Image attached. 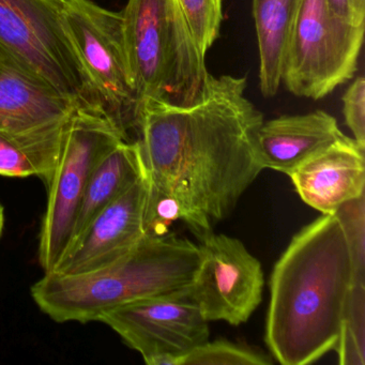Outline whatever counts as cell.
<instances>
[{"instance_id": "5b68a950", "label": "cell", "mask_w": 365, "mask_h": 365, "mask_svg": "<svg viewBox=\"0 0 365 365\" xmlns=\"http://www.w3.org/2000/svg\"><path fill=\"white\" fill-rule=\"evenodd\" d=\"M63 16L86 80L89 103L104 110L127 142H136L140 102L128 63L121 12L93 0H63Z\"/></svg>"}, {"instance_id": "3957f363", "label": "cell", "mask_w": 365, "mask_h": 365, "mask_svg": "<svg viewBox=\"0 0 365 365\" xmlns=\"http://www.w3.org/2000/svg\"><path fill=\"white\" fill-rule=\"evenodd\" d=\"M200 262L193 241L168 232H147L129 254L106 268L80 275L44 273L31 297L56 322H99L120 305L187 289Z\"/></svg>"}, {"instance_id": "8fae6325", "label": "cell", "mask_w": 365, "mask_h": 365, "mask_svg": "<svg viewBox=\"0 0 365 365\" xmlns=\"http://www.w3.org/2000/svg\"><path fill=\"white\" fill-rule=\"evenodd\" d=\"M150 181L144 174L108 205L66 250L52 272L80 275L106 268L129 254L146 236Z\"/></svg>"}, {"instance_id": "2e32d148", "label": "cell", "mask_w": 365, "mask_h": 365, "mask_svg": "<svg viewBox=\"0 0 365 365\" xmlns=\"http://www.w3.org/2000/svg\"><path fill=\"white\" fill-rule=\"evenodd\" d=\"M68 116L27 129L0 130V176H36L46 185L58 162Z\"/></svg>"}, {"instance_id": "30bf717a", "label": "cell", "mask_w": 365, "mask_h": 365, "mask_svg": "<svg viewBox=\"0 0 365 365\" xmlns=\"http://www.w3.org/2000/svg\"><path fill=\"white\" fill-rule=\"evenodd\" d=\"M198 247L200 266L190 292L205 319L245 324L262 302L264 277L259 260L227 235L211 232Z\"/></svg>"}, {"instance_id": "ac0fdd59", "label": "cell", "mask_w": 365, "mask_h": 365, "mask_svg": "<svg viewBox=\"0 0 365 365\" xmlns=\"http://www.w3.org/2000/svg\"><path fill=\"white\" fill-rule=\"evenodd\" d=\"M334 350L341 365L365 364V284L352 285Z\"/></svg>"}, {"instance_id": "8992f818", "label": "cell", "mask_w": 365, "mask_h": 365, "mask_svg": "<svg viewBox=\"0 0 365 365\" xmlns=\"http://www.w3.org/2000/svg\"><path fill=\"white\" fill-rule=\"evenodd\" d=\"M123 140L101 108L86 102L74 104L66 123L58 162L46 185L48 207L38 251L44 273L54 270L71 241L76 212L93 168Z\"/></svg>"}, {"instance_id": "5bb4252c", "label": "cell", "mask_w": 365, "mask_h": 365, "mask_svg": "<svg viewBox=\"0 0 365 365\" xmlns=\"http://www.w3.org/2000/svg\"><path fill=\"white\" fill-rule=\"evenodd\" d=\"M76 103L0 46V130L65 118Z\"/></svg>"}, {"instance_id": "44dd1931", "label": "cell", "mask_w": 365, "mask_h": 365, "mask_svg": "<svg viewBox=\"0 0 365 365\" xmlns=\"http://www.w3.org/2000/svg\"><path fill=\"white\" fill-rule=\"evenodd\" d=\"M335 215L351 252L354 284H365V194L339 207Z\"/></svg>"}, {"instance_id": "e0dca14e", "label": "cell", "mask_w": 365, "mask_h": 365, "mask_svg": "<svg viewBox=\"0 0 365 365\" xmlns=\"http://www.w3.org/2000/svg\"><path fill=\"white\" fill-rule=\"evenodd\" d=\"M303 0H253L259 52L260 91L274 97L282 84L284 59Z\"/></svg>"}, {"instance_id": "7402d4cb", "label": "cell", "mask_w": 365, "mask_h": 365, "mask_svg": "<svg viewBox=\"0 0 365 365\" xmlns=\"http://www.w3.org/2000/svg\"><path fill=\"white\" fill-rule=\"evenodd\" d=\"M343 114L354 140L365 147V81L359 76L344 93Z\"/></svg>"}, {"instance_id": "7a4b0ae2", "label": "cell", "mask_w": 365, "mask_h": 365, "mask_svg": "<svg viewBox=\"0 0 365 365\" xmlns=\"http://www.w3.org/2000/svg\"><path fill=\"white\" fill-rule=\"evenodd\" d=\"M354 285L351 252L335 213L299 230L270 277L264 341L283 365H307L334 350Z\"/></svg>"}, {"instance_id": "6da1fadb", "label": "cell", "mask_w": 365, "mask_h": 365, "mask_svg": "<svg viewBox=\"0 0 365 365\" xmlns=\"http://www.w3.org/2000/svg\"><path fill=\"white\" fill-rule=\"evenodd\" d=\"M245 89V78L210 74L193 106H140L136 142L150 194L174 200L198 240L232 213L264 170L257 149L264 115Z\"/></svg>"}, {"instance_id": "9a60e30c", "label": "cell", "mask_w": 365, "mask_h": 365, "mask_svg": "<svg viewBox=\"0 0 365 365\" xmlns=\"http://www.w3.org/2000/svg\"><path fill=\"white\" fill-rule=\"evenodd\" d=\"M144 173V162L138 142L123 140L106 153L89 177L76 212L69 245L78 240L89 224L131 187Z\"/></svg>"}, {"instance_id": "cb8c5ba5", "label": "cell", "mask_w": 365, "mask_h": 365, "mask_svg": "<svg viewBox=\"0 0 365 365\" xmlns=\"http://www.w3.org/2000/svg\"><path fill=\"white\" fill-rule=\"evenodd\" d=\"M4 227H5V208L0 202V239L3 236Z\"/></svg>"}, {"instance_id": "ba28073f", "label": "cell", "mask_w": 365, "mask_h": 365, "mask_svg": "<svg viewBox=\"0 0 365 365\" xmlns=\"http://www.w3.org/2000/svg\"><path fill=\"white\" fill-rule=\"evenodd\" d=\"M63 0H0V46L76 103L88 88L66 31Z\"/></svg>"}, {"instance_id": "d6986e66", "label": "cell", "mask_w": 365, "mask_h": 365, "mask_svg": "<svg viewBox=\"0 0 365 365\" xmlns=\"http://www.w3.org/2000/svg\"><path fill=\"white\" fill-rule=\"evenodd\" d=\"M272 356L225 339L209 341L178 359L177 365H269Z\"/></svg>"}, {"instance_id": "9c48e42d", "label": "cell", "mask_w": 365, "mask_h": 365, "mask_svg": "<svg viewBox=\"0 0 365 365\" xmlns=\"http://www.w3.org/2000/svg\"><path fill=\"white\" fill-rule=\"evenodd\" d=\"M99 322L118 333L148 365H155L162 356H173L177 365L181 356L209 339V322L190 287L115 307Z\"/></svg>"}, {"instance_id": "7c38bea8", "label": "cell", "mask_w": 365, "mask_h": 365, "mask_svg": "<svg viewBox=\"0 0 365 365\" xmlns=\"http://www.w3.org/2000/svg\"><path fill=\"white\" fill-rule=\"evenodd\" d=\"M365 147L344 136L289 175L301 200L322 215L365 194Z\"/></svg>"}, {"instance_id": "ffe728a7", "label": "cell", "mask_w": 365, "mask_h": 365, "mask_svg": "<svg viewBox=\"0 0 365 365\" xmlns=\"http://www.w3.org/2000/svg\"><path fill=\"white\" fill-rule=\"evenodd\" d=\"M190 31L202 54L206 55L220 35L223 0H177Z\"/></svg>"}, {"instance_id": "277c9868", "label": "cell", "mask_w": 365, "mask_h": 365, "mask_svg": "<svg viewBox=\"0 0 365 365\" xmlns=\"http://www.w3.org/2000/svg\"><path fill=\"white\" fill-rule=\"evenodd\" d=\"M121 16L140 110L146 100L173 106L197 103L210 74L178 1L128 0Z\"/></svg>"}, {"instance_id": "4fadbf2b", "label": "cell", "mask_w": 365, "mask_h": 365, "mask_svg": "<svg viewBox=\"0 0 365 365\" xmlns=\"http://www.w3.org/2000/svg\"><path fill=\"white\" fill-rule=\"evenodd\" d=\"M344 136L336 119L324 110L264 121L257 134L260 163L264 170L289 176L301 164Z\"/></svg>"}, {"instance_id": "52a82bcc", "label": "cell", "mask_w": 365, "mask_h": 365, "mask_svg": "<svg viewBox=\"0 0 365 365\" xmlns=\"http://www.w3.org/2000/svg\"><path fill=\"white\" fill-rule=\"evenodd\" d=\"M365 25L331 11L328 0H303L284 59L282 83L297 97L320 100L354 78Z\"/></svg>"}, {"instance_id": "603a6c76", "label": "cell", "mask_w": 365, "mask_h": 365, "mask_svg": "<svg viewBox=\"0 0 365 365\" xmlns=\"http://www.w3.org/2000/svg\"><path fill=\"white\" fill-rule=\"evenodd\" d=\"M331 11L354 25H365V0H328Z\"/></svg>"}]
</instances>
